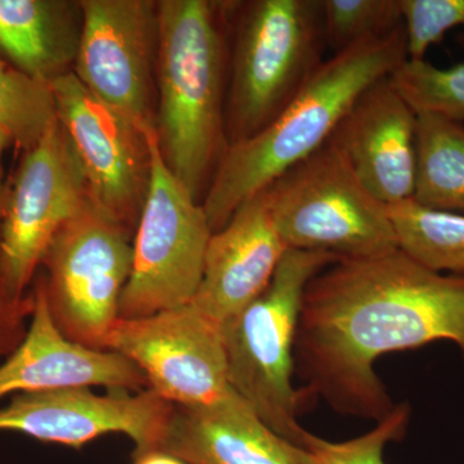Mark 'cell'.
<instances>
[{"label": "cell", "instance_id": "6da1fadb", "mask_svg": "<svg viewBox=\"0 0 464 464\" xmlns=\"http://www.w3.org/2000/svg\"><path fill=\"white\" fill-rule=\"evenodd\" d=\"M438 341L457 344L464 357V276L430 270L401 249L338 261L304 290L295 371L307 395L380 422L395 404L377 360Z\"/></svg>", "mask_w": 464, "mask_h": 464}, {"label": "cell", "instance_id": "7a4b0ae2", "mask_svg": "<svg viewBox=\"0 0 464 464\" xmlns=\"http://www.w3.org/2000/svg\"><path fill=\"white\" fill-rule=\"evenodd\" d=\"M406 61L404 26L325 60L282 114L226 150L201 201L212 231L221 230L241 204L322 149L356 100Z\"/></svg>", "mask_w": 464, "mask_h": 464}, {"label": "cell", "instance_id": "3957f363", "mask_svg": "<svg viewBox=\"0 0 464 464\" xmlns=\"http://www.w3.org/2000/svg\"><path fill=\"white\" fill-rule=\"evenodd\" d=\"M225 8L208 0L158 2L155 132L167 167L200 203L228 148Z\"/></svg>", "mask_w": 464, "mask_h": 464}, {"label": "cell", "instance_id": "277c9868", "mask_svg": "<svg viewBox=\"0 0 464 464\" xmlns=\"http://www.w3.org/2000/svg\"><path fill=\"white\" fill-rule=\"evenodd\" d=\"M340 259L288 249L261 295L224 328L230 389L273 431L304 449L310 432L297 420L295 338L308 283Z\"/></svg>", "mask_w": 464, "mask_h": 464}, {"label": "cell", "instance_id": "5b68a950", "mask_svg": "<svg viewBox=\"0 0 464 464\" xmlns=\"http://www.w3.org/2000/svg\"><path fill=\"white\" fill-rule=\"evenodd\" d=\"M228 63V146L274 121L325 63L322 0H255L241 7Z\"/></svg>", "mask_w": 464, "mask_h": 464}, {"label": "cell", "instance_id": "8992f818", "mask_svg": "<svg viewBox=\"0 0 464 464\" xmlns=\"http://www.w3.org/2000/svg\"><path fill=\"white\" fill-rule=\"evenodd\" d=\"M266 192L288 249L326 253L340 261L380 257L399 249L389 206L362 185L329 141L275 179Z\"/></svg>", "mask_w": 464, "mask_h": 464}, {"label": "cell", "instance_id": "52a82bcc", "mask_svg": "<svg viewBox=\"0 0 464 464\" xmlns=\"http://www.w3.org/2000/svg\"><path fill=\"white\" fill-rule=\"evenodd\" d=\"M134 234L90 198L54 235L34 280L69 340L108 350L132 271Z\"/></svg>", "mask_w": 464, "mask_h": 464}, {"label": "cell", "instance_id": "ba28073f", "mask_svg": "<svg viewBox=\"0 0 464 464\" xmlns=\"http://www.w3.org/2000/svg\"><path fill=\"white\" fill-rule=\"evenodd\" d=\"M151 176L133 240V265L121 299V319L185 306L203 277L212 228L204 208L167 167L154 125H146Z\"/></svg>", "mask_w": 464, "mask_h": 464}, {"label": "cell", "instance_id": "9c48e42d", "mask_svg": "<svg viewBox=\"0 0 464 464\" xmlns=\"http://www.w3.org/2000/svg\"><path fill=\"white\" fill-rule=\"evenodd\" d=\"M90 199L87 179L58 119L5 182L0 257L9 286L27 295L54 235Z\"/></svg>", "mask_w": 464, "mask_h": 464}, {"label": "cell", "instance_id": "30bf717a", "mask_svg": "<svg viewBox=\"0 0 464 464\" xmlns=\"http://www.w3.org/2000/svg\"><path fill=\"white\" fill-rule=\"evenodd\" d=\"M108 350L133 362L161 399L197 408L231 392L224 328L190 302L139 319H119Z\"/></svg>", "mask_w": 464, "mask_h": 464}, {"label": "cell", "instance_id": "8fae6325", "mask_svg": "<svg viewBox=\"0 0 464 464\" xmlns=\"http://www.w3.org/2000/svg\"><path fill=\"white\" fill-rule=\"evenodd\" d=\"M51 88L58 121L81 161L91 200L136 231L151 176L146 125L97 99L74 72Z\"/></svg>", "mask_w": 464, "mask_h": 464}, {"label": "cell", "instance_id": "7c38bea8", "mask_svg": "<svg viewBox=\"0 0 464 464\" xmlns=\"http://www.w3.org/2000/svg\"><path fill=\"white\" fill-rule=\"evenodd\" d=\"M83 30L74 75L97 99L141 125H155L158 2L81 0Z\"/></svg>", "mask_w": 464, "mask_h": 464}, {"label": "cell", "instance_id": "4fadbf2b", "mask_svg": "<svg viewBox=\"0 0 464 464\" xmlns=\"http://www.w3.org/2000/svg\"><path fill=\"white\" fill-rule=\"evenodd\" d=\"M173 411V404L150 389L97 393L74 387L20 393L0 406V432L72 449L103 436L124 435L133 442V453H141L161 444Z\"/></svg>", "mask_w": 464, "mask_h": 464}, {"label": "cell", "instance_id": "5bb4252c", "mask_svg": "<svg viewBox=\"0 0 464 464\" xmlns=\"http://www.w3.org/2000/svg\"><path fill=\"white\" fill-rule=\"evenodd\" d=\"M329 142L382 203L413 199L417 112L391 76L375 82L356 100Z\"/></svg>", "mask_w": 464, "mask_h": 464}, {"label": "cell", "instance_id": "9a60e30c", "mask_svg": "<svg viewBox=\"0 0 464 464\" xmlns=\"http://www.w3.org/2000/svg\"><path fill=\"white\" fill-rule=\"evenodd\" d=\"M35 307L20 346L0 364V401L20 393L103 387L148 390L145 375L121 353L69 340L52 319L42 286L34 280Z\"/></svg>", "mask_w": 464, "mask_h": 464}, {"label": "cell", "instance_id": "2e32d148", "mask_svg": "<svg viewBox=\"0 0 464 464\" xmlns=\"http://www.w3.org/2000/svg\"><path fill=\"white\" fill-rule=\"evenodd\" d=\"M286 250L265 188L213 232L199 289L190 304L225 328L267 288Z\"/></svg>", "mask_w": 464, "mask_h": 464}, {"label": "cell", "instance_id": "e0dca14e", "mask_svg": "<svg viewBox=\"0 0 464 464\" xmlns=\"http://www.w3.org/2000/svg\"><path fill=\"white\" fill-rule=\"evenodd\" d=\"M160 450L188 464H316L231 391L212 405H174Z\"/></svg>", "mask_w": 464, "mask_h": 464}, {"label": "cell", "instance_id": "ac0fdd59", "mask_svg": "<svg viewBox=\"0 0 464 464\" xmlns=\"http://www.w3.org/2000/svg\"><path fill=\"white\" fill-rule=\"evenodd\" d=\"M82 30L81 0H0V56L42 83L72 72Z\"/></svg>", "mask_w": 464, "mask_h": 464}, {"label": "cell", "instance_id": "d6986e66", "mask_svg": "<svg viewBox=\"0 0 464 464\" xmlns=\"http://www.w3.org/2000/svg\"><path fill=\"white\" fill-rule=\"evenodd\" d=\"M415 203L464 215V124L447 116L417 114Z\"/></svg>", "mask_w": 464, "mask_h": 464}, {"label": "cell", "instance_id": "ffe728a7", "mask_svg": "<svg viewBox=\"0 0 464 464\" xmlns=\"http://www.w3.org/2000/svg\"><path fill=\"white\" fill-rule=\"evenodd\" d=\"M399 249L436 273L464 276V215L420 206L413 200L389 206Z\"/></svg>", "mask_w": 464, "mask_h": 464}, {"label": "cell", "instance_id": "44dd1931", "mask_svg": "<svg viewBox=\"0 0 464 464\" xmlns=\"http://www.w3.org/2000/svg\"><path fill=\"white\" fill-rule=\"evenodd\" d=\"M56 119L51 85L30 78L0 56V206L5 182V152L33 148Z\"/></svg>", "mask_w": 464, "mask_h": 464}, {"label": "cell", "instance_id": "7402d4cb", "mask_svg": "<svg viewBox=\"0 0 464 464\" xmlns=\"http://www.w3.org/2000/svg\"><path fill=\"white\" fill-rule=\"evenodd\" d=\"M326 47L333 54L386 38L402 26L400 0H322Z\"/></svg>", "mask_w": 464, "mask_h": 464}, {"label": "cell", "instance_id": "603a6c76", "mask_svg": "<svg viewBox=\"0 0 464 464\" xmlns=\"http://www.w3.org/2000/svg\"><path fill=\"white\" fill-rule=\"evenodd\" d=\"M391 79L417 114L430 112L464 121V63L438 67L426 60H408Z\"/></svg>", "mask_w": 464, "mask_h": 464}, {"label": "cell", "instance_id": "cb8c5ba5", "mask_svg": "<svg viewBox=\"0 0 464 464\" xmlns=\"http://www.w3.org/2000/svg\"><path fill=\"white\" fill-rule=\"evenodd\" d=\"M411 413L408 404L395 405L373 430L346 441H328L310 432L304 449L316 464H384V449L404 438Z\"/></svg>", "mask_w": 464, "mask_h": 464}, {"label": "cell", "instance_id": "d4e9b609", "mask_svg": "<svg viewBox=\"0 0 464 464\" xmlns=\"http://www.w3.org/2000/svg\"><path fill=\"white\" fill-rule=\"evenodd\" d=\"M400 8L411 61H423L449 30L464 26V0H400Z\"/></svg>", "mask_w": 464, "mask_h": 464}, {"label": "cell", "instance_id": "484cf974", "mask_svg": "<svg viewBox=\"0 0 464 464\" xmlns=\"http://www.w3.org/2000/svg\"><path fill=\"white\" fill-rule=\"evenodd\" d=\"M34 307L33 289L27 295H16L9 286L0 257V364L25 338Z\"/></svg>", "mask_w": 464, "mask_h": 464}, {"label": "cell", "instance_id": "4316f807", "mask_svg": "<svg viewBox=\"0 0 464 464\" xmlns=\"http://www.w3.org/2000/svg\"><path fill=\"white\" fill-rule=\"evenodd\" d=\"M130 464H188L179 459V457L172 456L160 449L154 450L141 451V453L132 454V463Z\"/></svg>", "mask_w": 464, "mask_h": 464}]
</instances>
